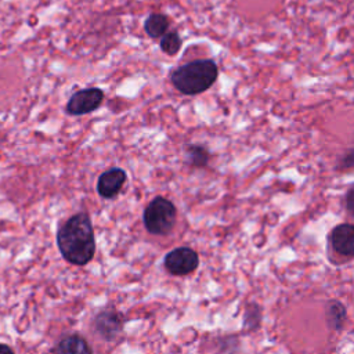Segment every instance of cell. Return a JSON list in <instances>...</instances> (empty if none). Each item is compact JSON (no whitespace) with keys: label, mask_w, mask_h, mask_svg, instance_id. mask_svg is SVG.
I'll return each mask as SVG.
<instances>
[{"label":"cell","mask_w":354,"mask_h":354,"mask_svg":"<svg viewBox=\"0 0 354 354\" xmlns=\"http://www.w3.org/2000/svg\"><path fill=\"white\" fill-rule=\"evenodd\" d=\"M57 243L62 257L75 264H87L95 253V238L91 220L87 213L71 216L57 232Z\"/></svg>","instance_id":"1"},{"label":"cell","mask_w":354,"mask_h":354,"mask_svg":"<svg viewBox=\"0 0 354 354\" xmlns=\"http://www.w3.org/2000/svg\"><path fill=\"white\" fill-rule=\"evenodd\" d=\"M218 76L213 59H195L177 66L169 75L173 87L184 95H196L210 88Z\"/></svg>","instance_id":"2"},{"label":"cell","mask_w":354,"mask_h":354,"mask_svg":"<svg viewBox=\"0 0 354 354\" xmlns=\"http://www.w3.org/2000/svg\"><path fill=\"white\" fill-rule=\"evenodd\" d=\"M177 209L165 196H155L145 207L142 221L145 230L152 235H167L176 224Z\"/></svg>","instance_id":"3"},{"label":"cell","mask_w":354,"mask_h":354,"mask_svg":"<svg viewBox=\"0 0 354 354\" xmlns=\"http://www.w3.org/2000/svg\"><path fill=\"white\" fill-rule=\"evenodd\" d=\"M104 100V91L98 87H87L75 91L65 106L66 113L72 116H80L95 111Z\"/></svg>","instance_id":"4"},{"label":"cell","mask_w":354,"mask_h":354,"mask_svg":"<svg viewBox=\"0 0 354 354\" xmlns=\"http://www.w3.org/2000/svg\"><path fill=\"white\" fill-rule=\"evenodd\" d=\"M198 253L185 246L169 252L165 257V267L173 275H187L198 267Z\"/></svg>","instance_id":"5"},{"label":"cell","mask_w":354,"mask_h":354,"mask_svg":"<svg viewBox=\"0 0 354 354\" xmlns=\"http://www.w3.org/2000/svg\"><path fill=\"white\" fill-rule=\"evenodd\" d=\"M127 180V174L120 167H111L101 173L97 180V192L101 198L112 199L115 198L120 189L123 188Z\"/></svg>","instance_id":"6"},{"label":"cell","mask_w":354,"mask_h":354,"mask_svg":"<svg viewBox=\"0 0 354 354\" xmlns=\"http://www.w3.org/2000/svg\"><path fill=\"white\" fill-rule=\"evenodd\" d=\"M94 328L105 340H113L122 330V318L116 311H101L94 319Z\"/></svg>","instance_id":"7"},{"label":"cell","mask_w":354,"mask_h":354,"mask_svg":"<svg viewBox=\"0 0 354 354\" xmlns=\"http://www.w3.org/2000/svg\"><path fill=\"white\" fill-rule=\"evenodd\" d=\"M332 248L343 256H354V225L339 224L330 232Z\"/></svg>","instance_id":"8"},{"label":"cell","mask_w":354,"mask_h":354,"mask_svg":"<svg viewBox=\"0 0 354 354\" xmlns=\"http://www.w3.org/2000/svg\"><path fill=\"white\" fill-rule=\"evenodd\" d=\"M169 18L160 12L149 14L144 21V30L151 39H159L167 33Z\"/></svg>","instance_id":"9"},{"label":"cell","mask_w":354,"mask_h":354,"mask_svg":"<svg viewBox=\"0 0 354 354\" xmlns=\"http://www.w3.org/2000/svg\"><path fill=\"white\" fill-rule=\"evenodd\" d=\"M57 353L58 354H93L88 343L77 335H71L64 337L57 346Z\"/></svg>","instance_id":"10"},{"label":"cell","mask_w":354,"mask_h":354,"mask_svg":"<svg viewBox=\"0 0 354 354\" xmlns=\"http://www.w3.org/2000/svg\"><path fill=\"white\" fill-rule=\"evenodd\" d=\"M210 153L203 145L189 144L185 147V162L194 167H205L209 163Z\"/></svg>","instance_id":"11"},{"label":"cell","mask_w":354,"mask_h":354,"mask_svg":"<svg viewBox=\"0 0 354 354\" xmlns=\"http://www.w3.org/2000/svg\"><path fill=\"white\" fill-rule=\"evenodd\" d=\"M346 319V308L339 301H330L326 307V321L330 328L340 329Z\"/></svg>","instance_id":"12"},{"label":"cell","mask_w":354,"mask_h":354,"mask_svg":"<svg viewBox=\"0 0 354 354\" xmlns=\"http://www.w3.org/2000/svg\"><path fill=\"white\" fill-rule=\"evenodd\" d=\"M160 50L167 55H176L181 48V37L176 30L167 32L160 37Z\"/></svg>","instance_id":"13"},{"label":"cell","mask_w":354,"mask_h":354,"mask_svg":"<svg viewBox=\"0 0 354 354\" xmlns=\"http://www.w3.org/2000/svg\"><path fill=\"white\" fill-rule=\"evenodd\" d=\"M339 169H353L354 167V149L348 151L339 162Z\"/></svg>","instance_id":"14"},{"label":"cell","mask_w":354,"mask_h":354,"mask_svg":"<svg viewBox=\"0 0 354 354\" xmlns=\"http://www.w3.org/2000/svg\"><path fill=\"white\" fill-rule=\"evenodd\" d=\"M346 207L351 214H354V187H351L346 195Z\"/></svg>","instance_id":"15"},{"label":"cell","mask_w":354,"mask_h":354,"mask_svg":"<svg viewBox=\"0 0 354 354\" xmlns=\"http://www.w3.org/2000/svg\"><path fill=\"white\" fill-rule=\"evenodd\" d=\"M0 354H15V353L8 346L0 343Z\"/></svg>","instance_id":"16"}]
</instances>
